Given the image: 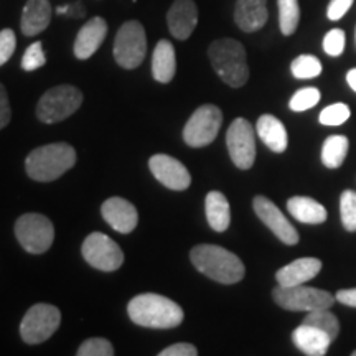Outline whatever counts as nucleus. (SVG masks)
<instances>
[{
	"mask_svg": "<svg viewBox=\"0 0 356 356\" xmlns=\"http://www.w3.org/2000/svg\"><path fill=\"white\" fill-rule=\"evenodd\" d=\"M190 261L200 273L225 286L239 282L246 274L243 261L234 252L215 244L195 246L190 251Z\"/></svg>",
	"mask_w": 356,
	"mask_h": 356,
	"instance_id": "nucleus-1",
	"label": "nucleus"
},
{
	"mask_svg": "<svg viewBox=\"0 0 356 356\" xmlns=\"http://www.w3.org/2000/svg\"><path fill=\"white\" fill-rule=\"evenodd\" d=\"M127 314L136 325L147 328H175L184 322V309L159 293H140L129 302Z\"/></svg>",
	"mask_w": 356,
	"mask_h": 356,
	"instance_id": "nucleus-2",
	"label": "nucleus"
},
{
	"mask_svg": "<svg viewBox=\"0 0 356 356\" xmlns=\"http://www.w3.org/2000/svg\"><path fill=\"white\" fill-rule=\"evenodd\" d=\"M76 163V152L70 144L42 145L32 150L25 160V170L35 181H53Z\"/></svg>",
	"mask_w": 356,
	"mask_h": 356,
	"instance_id": "nucleus-3",
	"label": "nucleus"
},
{
	"mask_svg": "<svg viewBox=\"0 0 356 356\" xmlns=\"http://www.w3.org/2000/svg\"><path fill=\"white\" fill-rule=\"evenodd\" d=\"M213 70L231 88H241L249 79L248 56L243 43L233 38L216 40L208 48Z\"/></svg>",
	"mask_w": 356,
	"mask_h": 356,
	"instance_id": "nucleus-4",
	"label": "nucleus"
},
{
	"mask_svg": "<svg viewBox=\"0 0 356 356\" xmlns=\"http://www.w3.org/2000/svg\"><path fill=\"white\" fill-rule=\"evenodd\" d=\"M83 104V92L71 84L48 89L37 104V118L44 124H56L68 119Z\"/></svg>",
	"mask_w": 356,
	"mask_h": 356,
	"instance_id": "nucleus-5",
	"label": "nucleus"
},
{
	"mask_svg": "<svg viewBox=\"0 0 356 356\" xmlns=\"http://www.w3.org/2000/svg\"><path fill=\"white\" fill-rule=\"evenodd\" d=\"M273 297L275 304L282 307L284 310L289 312H314L322 309H332L335 304V296L330 292L322 291V289L293 286V287H284L277 286L273 291Z\"/></svg>",
	"mask_w": 356,
	"mask_h": 356,
	"instance_id": "nucleus-6",
	"label": "nucleus"
},
{
	"mask_svg": "<svg viewBox=\"0 0 356 356\" xmlns=\"http://www.w3.org/2000/svg\"><path fill=\"white\" fill-rule=\"evenodd\" d=\"M114 60L126 70H136L142 65L147 53L145 29L140 22H126L114 40Z\"/></svg>",
	"mask_w": 356,
	"mask_h": 356,
	"instance_id": "nucleus-7",
	"label": "nucleus"
},
{
	"mask_svg": "<svg viewBox=\"0 0 356 356\" xmlns=\"http://www.w3.org/2000/svg\"><path fill=\"white\" fill-rule=\"evenodd\" d=\"M17 241L30 254H43L51 248L55 228L47 216L40 213H26L15 222Z\"/></svg>",
	"mask_w": 356,
	"mask_h": 356,
	"instance_id": "nucleus-8",
	"label": "nucleus"
},
{
	"mask_svg": "<svg viewBox=\"0 0 356 356\" xmlns=\"http://www.w3.org/2000/svg\"><path fill=\"white\" fill-rule=\"evenodd\" d=\"M61 323V312L55 305L35 304L30 307L20 323L22 340L29 345L47 341Z\"/></svg>",
	"mask_w": 356,
	"mask_h": 356,
	"instance_id": "nucleus-9",
	"label": "nucleus"
},
{
	"mask_svg": "<svg viewBox=\"0 0 356 356\" xmlns=\"http://www.w3.org/2000/svg\"><path fill=\"white\" fill-rule=\"evenodd\" d=\"M222 124V113L213 104H204L190 115L184 129V140L186 145L207 147L218 137Z\"/></svg>",
	"mask_w": 356,
	"mask_h": 356,
	"instance_id": "nucleus-10",
	"label": "nucleus"
},
{
	"mask_svg": "<svg viewBox=\"0 0 356 356\" xmlns=\"http://www.w3.org/2000/svg\"><path fill=\"white\" fill-rule=\"evenodd\" d=\"M84 261L102 273L118 270L124 262V252L119 244L104 233H91L81 248Z\"/></svg>",
	"mask_w": 356,
	"mask_h": 356,
	"instance_id": "nucleus-11",
	"label": "nucleus"
},
{
	"mask_svg": "<svg viewBox=\"0 0 356 356\" xmlns=\"http://www.w3.org/2000/svg\"><path fill=\"white\" fill-rule=\"evenodd\" d=\"M226 145L233 163L241 170H249L256 160V132L248 119L238 118L226 132Z\"/></svg>",
	"mask_w": 356,
	"mask_h": 356,
	"instance_id": "nucleus-12",
	"label": "nucleus"
},
{
	"mask_svg": "<svg viewBox=\"0 0 356 356\" xmlns=\"http://www.w3.org/2000/svg\"><path fill=\"white\" fill-rule=\"evenodd\" d=\"M252 208L257 218L264 222L273 233L287 246H293V244L299 243V233L297 229L291 225V221L284 216V213L279 210L275 204L266 197H256L252 200Z\"/></svg>",
	"mask_w": 356,
	"mask_h": 356,
	"instance_id": "nucleus-13",
	"label": "nucleus"
},
{
	"mask_svg": "<svg viewBox=\"0 0 356 356\" xmlns=\"http://www.w3.org/2000/svg\"><path fill=\"white\" fill-rule=\"evenodd\" d=\"M149 168L154 177L167 188L181 191L186 190L191 184V175L180 160L165 154H157L149 160Z\"/></svg>",
	"mask_w": 356,
	"mask_h": 356,
	"instance_id": "nucleus-14",
	"label": "nucleus"
},
{
	"mask_svg": "<svg viewBox=\"0 0 356 356\" xmlns=\"http://www.w3.org/2000/svg\"><path fill=\"white\" fill-rule=\"evenodd\" d=\"M101 213L111 228L122 234L132 233L139 222V213H137L136 207L127 200L119 197L106 200L101 207Z\"/></svg>",
	"mask_w": 356,
	"mask_h": 356,
	"instance_id": "nucleus-15",
	"label": "nucleus"
},
{
	"mask_svg": "<svg viewBox=\"0 0 356 356\" xmlns=\"http://www.w3.org/2000/svg\"><path fill=\"white\" fill-rule=\"evenodd\" d=\"M170 33L177 40H186L198 24V8L193 0H175L167 13Z\"/></svg>",
	"mask_w": 356,
	"mask_h": 356,
	"instance_id": "nucleus-16",
	"label": "nucleus"
},
{
	"mask_svg": "<svg viewBox=\"0 0 356 356\" xmlns=\"http://www.w3.org/2000/svg\"><path fill=\"white\" fill-rule=\"evenodd\" d=\"M108 35V24L102 17H95L88 20L78 32V37L74 40V56L78 60H88L99 50V47L104 42Z\"/></svg>",
	"mask_w": 356,
	"mask_h": 356,
	"instance_id": "nucleus-17",
	"label": "nucleus"
},
{
	"mask_svg": "<svg viewBox=\"0 0 356 356\" xmlns=\"http://www.w3.org/2000/svg\"><path fill=\"white\" fill-rule=\"evenodd\" d=\"M320 270H322V261L317 257H300L291 264L280 267L275 274V280L279 286L284 287L302 286V284L317 277Z\"/></svg>",
	"mask_w": 356,
	"mask_h": 356,
	"instance_id": "nucleus-18",
	"label": "nucleus"
},
{
	"mask_svg": "<svg viewBox=\"0 0 356 356\" xmlns=\"http://www.w3.org/2000/svg\"><path fill=\"white\" fill-rule=\"evenodd\" d=\"M267 0H238L234 8V22L243 32L252 33L267 24Z\"/></svg>",
	"mask_w": 356,
	"mask_h": 356,
	"instance_id": "nucleus-19",
	"label": "nucleus"
},
{
	"mask_svg": "<svg viewBox=\"0 0 356 356\" xmlns=\"http://www.w3.org/2000/svg\"><path fill=\"white\" fill-rule=\"evenodd\" d=\"M51 22V6L48 0H26L22 12L20 29L25 37H35L48 29Z\"/></svg>",
	"mask_w": 356,
	"mask_h": 356,
	"instance_id": "nucleus-20",
	"label": "nucleus"
},
{
	"mask_svg": "<svg viewBox=\"0 0 356 356\" xmlns=\"http://www.w3.org/2000/svg\"><path fill=\"white\" fill-rule=\"evenodd\" d=\"M293 345L307 356H323L332 345V338L317 327L302 323L292 333Z\"/></svg>",
	"mask_w": 356,
	"mask_h": 356,
	"instance_id": "nucleus-21",
	"label": "nucleus"
},
{
	"mask_svg": "<svg viewBox=\"0 0 356 356\" xmlns=\"http://www.w3.org/2000/svg\"><path fill=\"white\" fill-rule=\"evenodd\" d=\"M256 132L259 139L269 147L275 154L286 152L289 145V136L286 131V126L279 121L275 115L264 114L257 119Z\"/></svg>",
	"mask_w": 356,
	"mask_h": 356,
	"instance_id": "nucleus-22",
	"label": "nucleus"
},
{
	"mask_svg": "<svg viewBox=\"0 0 356 356\" xmlns=\"http://www.w3.org/2000/svg\"><path fill=\"white\" fill-rule=\"evenodd\" d=\"M177 71L175 48L168 40H160L152 55V76L155 81L170 83Z\"/></svg>",
	"mask_w": 356,
	"mask_h": 356,
	"instance_id": "nucleus-23",
	"label": "nucleus"
},
{
	"mask_svg": "<svg viewBox=\"0 0 356 356\" xmlns=\"http://www.w3.org/2000/svg\"><path fill=\"white\" fill-rule=\"evenodd\" d=\"M204 211H207L208 225L213 231L222 233L229 228L231 222V208L229 202L221 191H210L204 198Z\"/></svg>",
	"mask_w": 356,
	"mask_h": 356,
	"instance_id": "nucleus-24",
	"label": "nucleus"
},
{
	"mask_svg": "<svg viewBox=\"0 0 356 356\" xmlns=\"http://www.w3.org/2000/svg\"><path fill=\"white\" fill-rule=\"evenodd\" d=\"M287 210L297 221L305 225H322L327 220L323 204L309 197H292L287 202Z\"/></svg>",
	"mask_w": 356,
	"mask_h": 356,
	"instance_id": "nucleus-25",
	"label": "nucleus"
},
{
	"mask_svg": "<svg viewBox=\"0 0 356 356\" xmlns=\"http://www.w3.org/2000/svg\"><path fill=\"white\" fill-rule=\"evenodd\" d=\"M350 149V140L345 136H330L323 142L322 163L327 168H338L343 165Z\"/></svg>",
	"mask_w": 356,
	"mask_h": 356,
	"instance_id": "nucleus-26",
	"label": "nucleus"
},
{
	"mask_svg": "<svg viewBox=\"0 0 356 356\" xmlns=\"http://www.w3.org/2000/svg\"><path fill=\"white\" fill-rule=\"evenodd\" d=\"M279 6V25L280 32L286 37L296 33L300 22L299 0H277Z\"/></svg>",
	"mask_w": 356,
	"mask_h": 356,
	"instance_id": "nucleus-27",
	"label": "nucleus"
},
{
	"mask_svg": "<svg viewBox=\"0 0 356 356\" xmlns=\"http://www.w3.org/2000/svg\"><path fill=\"white\" fill-rule=\"evenodd\" d=\"M302 323L312 325V327H317L320 330L327 333L332 340H335L340 333V322L335 315L332 314L330 309H322V310H314L307 314L305 320Z\"/></svg>",
	"mask_w": 356,
	"mask_h": 356,
	"instance_id": "nucleus-28",
	"label": "nucleus"
},
{
	"mask_svg": "<svg viewBox=\"0 0 356 356\" xmlns=\"http://www.w3.org/2000/svg\"><path fill=\"white\" fill-rule=\"evenodd\" d=\"M322 63L314 55H300L292 61L291 71L297 79H312L322 74Z\"/></svg>",
	"mask_w": 356,
	"mask_h": 356,
	"instance_id": "nucleus-29",
	"label": "nucleus"
},
{
	"mask_svg": "<svg viewBox=\"0 0 356 356\" xmlns=\"http://www.w3.org/2000/svg\"><path fill=\"white\" fill-rule=\"evenodd\" d=\"M351 111L343 102H335V104L327 106L322 113L318 115V121L322 126H328V127H337L345 124L350 119Z\"/></svg>",
	"mask_w": 356,
	"mask_h": 356,
	"instance_id": "nucleus-30",
	"label": "nucleus"
},
{
	"mask_svg": "<svg viewBox=\"0 0 356 356\" xmlns=\"http://www.w3.org/2000/svg\"><path fill=\"white\" fill-rule=\"evenodd\" d=\"M340 215L345 229L350 233L356 231V191L345 190L340 197Z\"/></svg>",
	"mask_w": 356,
	"mask_h": 356,
	"instance_id": "nucleus-31",
	"label": "nucleus"
},
{
	"mask_svg": "<svg viewBox=\"0 0 356 356\" xmlns=\"http://www.w3.org/2000/svg\"><path fill=\"white\" fill-rule=\"evenodd\" d=\"M318 102H320L318 89L317 88H304V89H299V91L292 96L291 102H289V108H291L293 113H304V111L315 108Z\"/></svg>",
	"mask_w": 356,
	"mask_h": 356,
	"instance_id": "nucleus-32",
	"label": "nucleus"
},
{
	"mask_svg": "<svg viewBox=\"0 0 356 356\" xmlns=\"http://www.w3.org/2000/svg\"><path fill=\"white\" fill-rule=\"evenodd\" d=\"M114 353L113 343L106 338H89L76 351L78 356H113Z\"/></svg>",
	"mask_w": 356,
	"mask_h": 356,
	"instance_id": "nucleus-33",
	"label": "nucleus"
},
{
	"mask_svg": "<svg viewBox=\"0 0 356 356\" xmlns=\"http://www.w3.org/2000/svg\"><path fill=\"white\" fill-rule=\"evenodd\" d=\"M47 63V56H44L42 42H35L26 48L24 58H22V70L35 71L42 68Z\"/></svg>",
	"mask_w": 356,
	"mask_h": 356,
	"instance_id": "nucleus-34",
	"label": "nucleus"
},
{
	"mask_svg": "<svg viewBox=\"0 0 356 356\" xmlns=\"http://www.w3.org/2000/svg\"><path fill=\"white\" fill-rule=\"evenodd\" d=\"M323 51L328 56H340L345 51V32L341 29H333L325 35Z\"/></svg>",
	"mask_w": 356,
	"mask_h": 356,
	"instance_id": "nucleus-35",
	"label": "nucleus"
},
{
	"mask_svg": "<svg viewBox=\"0 0 356 356\" xmlns=\"http://www.w3.org/2000/svg\"><path fill=\"white\" fill-rule=\"evenodd\" d=\"M17 47V37L10 29H3L0 32V66L10 60Z\"/></svg>",
	"mask_w": 356,
	"mask_h": 356,
	"instance_id": "nucleus-36",
	"label": "nucleus"
},
{
	"mask_svg": "<svg viewBox=\"0 0 356 356\" xmlns=\"http://www.w3.org/2000/svg\"><path fill=\"white\" fill-rule=\"evenodd\" d=\"M355 0H330L327 8V17L328 20L337 22L340 20L341 17H345V13L350 10L351 6H353Z\"/></svg>",
	"mask_w": 356,
	"mask_h": 356,
	"instance_id": "nucleus-37",
	"label": "nucleus"
},
{
	"mask_svg": "<svg viewBox=\"0 0 356 356\" xmlns=\"http://www.w3.org/2000/svg\"><path fill=\"white\" fill-rule=\"evenodd\" d=\"M198 350L197 346L191 343H177L172 346H167L165 350H162L159 356H197Z\"/></svg>",
	"mask_w": 356,
	"mask_h": 356,
	"instance_id": "nucleus-38",
	"label": "nucleus"
},
{
	"mask_svg": "<svg viewBox=\"0 0 356 356\" xmlns=\"http://www.w3.org/2000/svg\"><path fill=\"white\" fill-rule=\"evenodd\" d=\"M12 119V111H10V102H8V95L3 88V84L0 83V129H3L10 122Z\"/></svg>",
	"mask_w": 356,
	"mask_h": 356,
	"instance_id": "nucleus-39",
	"label": "nucleus"
},
{
	"mask_svg": "<svg viewBox=\"0 0 356 356\" xmlns=\"http://www.w3.org/2000/svg\"><path fill=\"white\" fill-rule=\"evenodd\" d=\"M335 299L343 305L356 307V289H343V291H338L335 293Z\"/></svg>",
	"mask_w": 356,
	"mask_h": 356,
	"instance_id": "nucleus-40",
	"label": "nucleus"
},
{
	"mask_svg": "<svg viewBox=\"0 0 356 356\" xmlns=\"http://www.w3.org/2000/svg\"><path fill=\"white\" fill-rule=\"evenodd\" d=\"M66 15H74V17H83L84 10L81 7V2L74 3V6H66Z\"/></svg>",
	"mask_w": 356,
	"mask_h": 356,
	"instance_id": "nucleus-41",
	"label": "nucleus"
},
{
	"mask_svg": "<svg viewBox=\"0 0 356 356\" xmlns=\"http://www.w3.org/2000/svg\"><path fill=\"white\" fill-rule=\"evenodd\" d=\"M346 83H348V86L356 92V68L350 70L348 73H346Z\"/></svg>",
	"mask_w": 356,
	"mask_h": 356,
	"instance_id": "nucleus-42",
	"label": "nucleus"
},
{
	"mask_svg": "<svg viewBox=\"0 0 356 356\" xmlns=\"http://www.w3.org/2000/svg\"><path fill=\"white\" fill-rule=\"evenodd\" d=\"M351 355H353V356H356V350H355V351H353V353H351Z\"/></svg>",
	"mask_w": 356,
	"mask_h": 356,
	"instance_id": "nucleus-43",
	"label": "nucleus"
}]
</instances>
